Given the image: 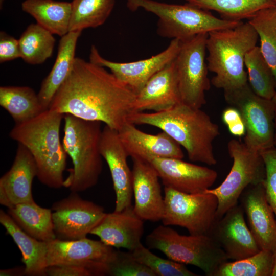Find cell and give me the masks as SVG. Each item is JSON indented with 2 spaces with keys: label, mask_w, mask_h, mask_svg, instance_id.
I'll return each instance as SVG.
<instances>
[{
  "label": "cell",
  "mask_w": 276,
  "mask_h": 276,
  "mask_svg": "<svg viewBox=\"0 0 276 276\" xmlns=\"http://www.w3.org/2000/svg\"><path fill=\"white\" fill-rule=\"evenodd\" d=\"M165 225L179 226L190 235H208L216 219L218 199L212 193H183L164 187Z\"/></svg>",
  "instance_id": "10"
},
{
  "label": "cell",
  "mask_w": 276,
  "mask_h": 276,
  "mask_svg": "<svg viewBox=\"0 0 276 276\" xmlns=\"http://www.w3.org/2000/svg\"><path fill=\"white\" fill-rule=\"evenodd\" d=\"M275 2H276V0H275Z\"/></svg>",
  "instance_id": "44"
},
{
  "label": "cell",
  "mask_w": 276,
  "mask_h": 276,
  "mask_svg": "<svg viewBox=\"0 0 276 276\" xmlns=\"http://www.w3.org/2000/svg\"><path fill=\"white\" fill-rule=\"evenodd\" d=\"M131 11L139 8L155 14L158 17L156 32L164 38L188 40L203 33L235 28L243 22L215 17L208 10L188 3L170 4L154 0H126Z\"/></svg>",
  "instance_id": "6"
},
{
  "label": "cell",
  "mask_w": 276,
  "mask_h": 276,
  "mask_svg": "<svg viewBox=\"0 0 276 276\" xmlns=\"http://www.w3.org/2000/svg\"><path fill=\"white\" fill-rule=\"evenodd\" d=\"M20 58L19 40L3 31L0 33V62Z\"/></svg>",
  "instance_id": "38"
},
{
  "label": "cell",
  "mask_w": 276,
  "mask_h": 276,
  "mask_svg": "<svg viewBox=\"0 0 276 276\" xmlns=\"http://www.w3.org/2000/svg\"><path fill=\"white\" fill-rule=\"evenodd\" d=\"M258 35L248 22L208 33L206 58L208 70L215 76L211 83L224 91L246 85L247 74L244 70L246 54L257 45Z\"/></svg>",
  "instance_id": "4"
},
{
  "label": "cell",
  "mask_w": 276,
  "mask_h": 276,
  "mask_svg": "<svg viewBox=\"0 0 276 276\" xmlns=\"http://www.w3.org/2000/svg\"><path fill=\"white\" fill-rule=\"evenodd\" d=\"M132 158L134 211L143 220L162 221L165 202L162 195L159 175L147 160L137 157Z\"/></svg>",
  "instance_id": "19"
},
{
  "label": "cell",
  "mask_w": 276,
  "mask_h": 276,
  "mask_svg": "<svg viewBox=\"0 0 276 276\" xmlns=\"http://www.w3.org/2000/svg\"><path fill=\"white\" fill-rule=\"evenodd\" d=\"M64 115L48 109L30 120L15 124L9 133L11 139L24 145L32 155L39 181L52 189L64 186L67 154L60 139Z\"/></svg>",
  "instance_id": "3"
},
{
  "label": "cell",
  "mask_w": 276,
  "mask_h": 276,
  "mask_svg": "<svg viewBox=\"0 0 276 276\" xmlns=\"http://www.w3.org/2000/svg\"><path fill=\"white\" fill-rule=\"evenodd\" d=\"M116 252L101 240L86 237L73 240L56 238L47 242V265H82L90 269L93 276L109 275L108 264Z\"/></svg>",
  "instance_id": "12"
},
{
  "label": "cell",
  "mask_w": 276,
  "mask_h": 276,
  "mask_svg": "<svg viewBox=\"0 0 276 276\" xmlns=\"http://www.w3.org/2000/svg\"><path fill=\"white\" fill-rule=\"evenodd\" d=\"M143 221L131 205L120 212L106 213L90 234L99 237L108 246L131 251L141 243Z\"/></svg>",
  "instance_id": "21"
},
{
  "label": "cell",
  "mask_w": 276,
  "mask_h": 276,
  "mask_svg": "<svg viewBox=\"0 0 276 276\" xmlns=\"http://www.w3.org/2000/svg\"><path fill=\"white\" fill-rule=\"evenodd\" d=\"M51 210L56 238L63 240L86 238L106 214L103 207L72 192L55 202Z\"/></svg>",
  "instance_id": "13"
},
{
  "label": "cell",
  "mask_w": 276,
  "mask_h": 276,
  "mask_svg": "<svg viewBox=\"0 0 276 276\" xmlns=\"http://www.w3.org/2000/svg\"><path fill=\"white\" fill-rule=\"evenodd\" d=\"M118 132L128 156L132 158L146 160L153 157L179 159L184 157L181 146L164 131L156 134L147 133L128 121Z\"/></svg>",
  "instance_id": "23"
},
{
  "label": "cell",
  "mask_w": 276,
  "mask_h": 276,
  "mask_svg": "<svg viewBox=\"0 0 276 276\" xmlns=\"http://www.w3.org/2000/svg\"><path fill=\"white\" fill-rule=\"evenodd\" d=\"M45 273L50 276H93L87 267L77 265L48 266Z\"/></svg>",
  "instance_id": "40"
},
{
  "label": "cell",
  "mask_w": 276,
  "mask_h": 276,
  "mask_svg": "<svg viewBox=\"0 0 276 276\" xmlns=\"http://www.w3.org/2000/svg\"><path fill=\"white\" fill-rule=\"evenodd\" d=\"M0 223L21 251L25 275H47V242L39 241L26 233L2 210H0Z\"/></svg>",
  "instance_id": "25"
},
{
  "label": "cell",
  "mask_w": 276,
  "mask_h": 276,
  "mask_svg": "<svg viewBox=\"0 0 276 276\" xmlns=\"http://www.w3.org/2000/svg\"><path fill=\"white\" fill-rule=\"evenodd\" d=\"M145 244L169 259L199 268L208 276H214L220 265L228 260L224 251L209 236L181 235L164 224L146 236Z\"/></svg>",
  "instance_id": "7"
},
{
  "label": "cell",
  "mask_w": 276,
  "mask_h": 276,
  "mask_svg": "<svg viewBox=\"0 0 276 276\" xmlns=\"http://www.w3.org/2000/svg\"><path fill=\"white\" fill-rule=\"evenodd\" d=\"M248 22L258 35L260 51L276 81V6L261 10Z\"/></svg>",
  "instance_id": "33"
},
{
  "label": "cell",
  "mask_w": 276,
  "mask_h": 276,
  "mask_svg": "<svg viewBox=\"0 0 276 276\" xmlns=\"http://www.w3.org/2000/svg\"><path fill=\"white\" fill-rule=\"evenodd\" d=\"M7 213L32 237L46 242L56 238L51 209L41 207L34 202L15 205L8 209Z\"/></svg>",
  "instance_id": "27"
},
{
  "label": "cell",
  "mask_w": 276,
  "mask_h": 276,
  "mask_svg": "<svg viewBox=\"0 0 276 276\" xmlns=\"http://www.w3.org/2000/svg\"><path fill=\"white\" fill-rule=\"evenodd\" d=\"M135 96L104 67L75 57L49 109L103 122L118 131L133 112Z\"/></svg>",
  "instance_id": "1"
},
{
  "label": "cell",
  "mask_w": 276,
  "mask_h": 276,
  "mask_svg": "<svg viewBox=\"0 0 276 276\" xmlns=\"http://www.w3.org/2000/svg\"><path fill=\"white\" fill-rule=\"evenodd\" d=\"M227 149L233 160L229 173L218 187L205 190L215 195L218 199L216 219L238 204L241 194L247 187L264 182L266 177L265 163L261 152L236 139L228 142Z\"/></svg>",
  "instance_id": "8"
},
{
  "label": "cell",
  "mask_w": 276,
  "mask_h": 276,
  "mask_svg": "<svg viewBox=\"0 0 276 276\" xmlns=\"http://www.w3.org/2000/svg\"><path fill=\"white\" fill-rule=\"evenodd\" d=\"M156 170L165 187L186 193L210 189L217 179V172L182 159L153 157L146 160Z\"/></svg>",
  "instance_id": "16"
},
{
  "label": "cell",
  "mask_w": 276,
  "mask_h": 276,
  "mask_svg": "<svg viewBox=\"0 0 276 276\" xmlns=\"http://www.w3.org/2000/svg\"><path fill=\"white\" fill-rule=\"evenodd\" d=\"M101 154L107 164L116 194L114 211L120 212L132 205V172L127 163L128 154L117 130L105 125L100 141Z\"/></svg>",
  "instance_id": "17"
},
{
  "label": "cell",
  "mask_w": 276,
  "mask_h": 276,
  "mask_svg": "<svg viewBox=\"0 0 276 276\" xmlns=\"http://www.w3.org/2000/svg\"><path fill=\"white\" fill-rule=\"evenodd\" d=\"M275 106L274 147L276 149V93L272 99Z\"/></svg>",
  "instance_id": "42"
},
{
  "label": "cell",
  "mask_w": 276,
  "mask_h": 276,
  "mask_svg": "<svg viewBox=\"0 0 276 276\" xmlns=\"http://www.w3.org/2000/svg\"><path fill=\"white\" fill-rule=\"evenodd\" d=\"M130 252L139 262L151 269L156 276L197 275L189 270L183 264L155 255L142 243Z\"/></svg>",
  "instance_id": "35"
},
{
  "label": "cell",
  "mask_w": 276,
  "mask_h": 276,
  "mask_svg": "<svg viewBox=\"0 0 276 276\" xmlns=\"http://www.w3.org/2000/svg\"><path fill=\"white\" fill-rule=\"evenodd\" d=\"M208 33L198 34L181 42L174 63L181 103L196 108L206 103L210 88L205 62Z\"/></svg>",
  "instance_id": "11"
},
{
  "label": "cell",
  "mask_w": 276,
  "mask_h": 276,
  "mask_svg": "<svg viewBox=\"0 0 276 276\" xmlns=\"http://www.w3.org/2000/svg\"><path fill=\"white\" fill-rule=\"evenodd\" d=\"M25 275V267H15L7 269H1L0 270L1 276H13Z\"/></svg>",
  "instance_id": "41"
},
{
  "label": "cell",
  "mask_w": 276,
  "mask_h": 276,
  "mask_svg": "<svg viewBox=\"0 0 276 276\" xmlns=\"http://www.w3.org/2000/svg\"><path fill=\"white\" fill-rule=\"evenodd\" d=\"M181 102L174 60L152 76L136 95L132 112L161 111Z\"/></svg>",
  "instance_id": "22"
},
{
  "label": "cell",
  "mask_w": 276,
  "mask_h": 276,
  "mask_svg": "<svg viewBox=\"0 0 276 276\" xmlns=\"http://www.w3.org/2000/svg\"><path fill=\"white\" fill-rule=\"evenodd\" d=\"M273 264V252L261 249L248 257L224 262L214 276H272Z\"/></svg>",
  "instance_id": "34"
},
{
  "label": "cell",
  "mask_w": 276,
  "mask_h": 276,
  "mask_svg": "<svg viewBox=\"0 0 276 276\" xmlns=\"http://www.w3.org/2000/svg\"><path fill=\"white\" fill-rule=\"evenodd\" d=\"M198 8L218 12L224 19H249L258 11L276 6L275 0H186Z\"/></svg>",
  "instance_id": "29"
},
{
  "label": "cell",
  "mask_w": 276,
  "mask_h": 276,
  "mask_svg": "<svg viewBox=\"0 0 276 276\" xmlns=\"http://www.w3.org/2000/svg\"><path fill=\"white\" fill-rule=\"evenodd\" d=\"M224 98L240 112L246 132L244 143L262 152L274 147L275 106L272 99L257 95L248 83L224 91Z\"/></svg>",
  "instance_id": "9"
},
{
  "label": "cell",
  "mask_w": 276,
  "mask_h": 276,
  "mask_svg": "<svg viewBox=\"0 0 276 276\" xmlns=\"http://www.w3.org/2000/svg\"><path fill=\"white\" fill-rule=\"evenodd\" d=\"M273 255H274V264H273V268L272 276H276V249L275 251L273 252Z\"/></svg>",
  "instance_id": "43"
},
{
  "label": "cell",
  "mask_w": 276,
  "mask_h": 276,
  "mask_svg": "<svg viewBox=\"0 0 276 276\" xmlns=\"http://www.w3.org/2000/svg\"><path fill=\"white\" fill-rule=\"evenodd\" d=\"M19 40L20 58L31 64H39L53 53L55 39L53 34L38 24H31Z\"/></svg>",
  "instance_id": "31"
},
{
  "label": "cell",
  "mask_w": 276,
  "mask_h": 276,
  "mask_svg": "<svg viewBox=\"0 0 276 276\" xmlns=\"http://www.w3.org/2000/svg\"><path fill=\"white\" fill-rule=\"evenodd\" d=\"M0 105L10 114L15 124L30 120L44 110L38 94L28 86H1Z\"/></svg>",
  "instance_id": "28"
},
{
  "label": "cell",
  "mask_w": 276,
  "mask_h": 276,
  "mask_svg": "<svg viewBox=\"0 0 276 276\" xmlns=\"http://www.w3.org/2000/svg\"><path fill=\"white\" fill-rule=\"evenodd\" d=\"M22 11L53 34L63 36L68 32L71 3L54 0H25Z\"/></svg>",
  "instance_id": "26"
},
{
  "label": "cell",
  "mask_w": 276,
  "mask_h": 276,
  "mask_svg": "<svg viewBox=\"0 0 276 276\" xmlns=\"http://www.w3.org/2000/svg\"><path fill=\"white\" fill-rule=\"evenodd\" d=\"M222 119L232 135L241 137L245 134V125L237 109L233 106L226 108L222 112Z\"/></svg>",
  "instance_id": "39"
},
{
  "label": "cell",
  "mask_w": 276,
  "mask_h": 276,
  "mask_svg": "<svg viewBox=\"0 0 276 276\" xmlns=\"http://www.w3.org/2000/svg\"><path fill=\"white\" fill-rule=\"evenodd\" d=\"M37 168L29 151L18 143L13 164L0 178V203L8 209L23 203L35 202L32 182Z\"/></svg>",
  "instance_id": "20"
},
{
  "label": "cell",
  "mask_w": 276,
  "mask_h": 276,
  "mask_svg": "<svg viewBox=\"0 0 276 276\" xmlns=\"http://www.w3.org/2000/svg\"><path fill=\"white\" fill-rule=\"evenodd\" d=\"M128 121L160 129L185 149L192 162L217 164L213 143L220 134L219 127L201 108L181 102L161 111L132 112Z\"/></svg>",
  "instance_id": "2"
},
{
  "label": "cell",
  "mask_w": 276,
  "mask_h": 276,
  "mask_svg": "<svg viewBox=\"0 0 276 276\" xmlns=\"http://www.w3.org/2000/svg\"><path fill=\"white\" fill-rule=\"evenodd\" d=\"M244 66L253 91L260 97L272 99L276 93L275 79L259 46H255L246 54Z\"/></svg>",
  "instance_id": "32"
},
{
  "label": "cell",
  "mask_w": 276,
  "mask_h": 276,
  "mask_svg": "<svg viewBox=\"0 0 276 276\" xmlns=\"http://www.w3.org/2000/svg\"><path fill=\"white\" fill-rule=\"evenodd\" d=\"M181 41L172 39L163 51L150 58L129 62H117L103 58L92 45L89 61L109 68L111 73L135 95L155 73L173 61L179 50Z\"/></svg>",
  "instance_id": "14"
},
{
  "label": "cell",
  "mask_w": 276,
  "mask_h": 276,
  "mask_svg": "<svg viewBox=\"0 0 276 276\" xmlns=\"http://www.w3.org/2000/svg\"><path fill=\"white\" fill-rule=\"evenodd\" d=\"M81 33V31L68 32L61 37L55 62L37 94L44 110L49 109L54 96L71 72L75 58L77 41Z\"/></svg>",
  "instance_id": "24"
},
{
  "label": "cell",
  "mask_w": 276,
  "mask_h": 276,
  "mask_svg": "<svg viewBox=\"0 0 276 276\" xmlns=\"http://www.w3.org/2000/svg\"><path fill=\"white\" fill-rule=\"evenodd\" d=\"M241 204L230 208L216 219L208 234L224 251L228 259L238 260L254 255L261 249L244 218Z\"/></svg>",
  "instance_id": "15"
},
{
  "label": "cell",
  "mask_w": 276,
  "mask_h": 276,
  "mask_svg": "<svg viewBox=\"0 0 276 276\" xmlns=\"http://www.w3.org/2000/svg\"><path fill=\"white\" fill-rule=\"evenodd\" d=\"M109 275L156 276L148 267L139 262L130 251L117 250L116 256L108 264Z\"/></svg>",
  "instance_id": "36"
},
{
  "label": "cell",
  "mask_w": 276,
  "mask_h": 276,
  "mask_svg": "<svg viewBox=\"0 0 276 276\" xmlns=\"http://www.w3.org/2000/svg\"><path fill=\"white\" fill-rule=\"evenodd\" d=\"M63 148L73 169L64 181L72 192H81L97 185L103 168L100 141L101 122L64 115Z\"/></svg>",
  "instance_id": "5"
},
{
  "label": "cell",
  "mask_w": 276,
  "mask_h": 276,
  "mask_svg": "<svg viewBox=\"0 0 276 276\" xmlns=\"http://www.w3.org/2000/svg\"><path fill=\"white\" fill-rule=\"evenodd\" d=\"M266 169L264 182L266 196L276 218V149L274 147L261 152Z\"/></svg>",
  "instance_id": "37"
},
{
  "label": "cell",
  "mask_w": 276,
  "mask_h": 276,
  "mask_svg": "<svg viewBox=\"0 0 276 276\" xmlns=\"http://www.w3.org/2000/svg\"><path fill=\"white\" fill-rule=\"evenodd\" d=\"M116 0H73L68 32L96 28L108 19Z\"/></svg>",
  "instance_id": "30"
},
{
  "label": "cell",
  "mask_w": 276,
  "mask_h": 276,
  "mask_svg": "<svg viewBox=\"0 0 276 276\" xmlns=\"http://www.w3.org/2000/svg\"><path fill=\"white\" fill-rule=\"evenodd\" d=\"M240 204L248 226L261 249H276V218L268 203L264 182L247 187L241 194Z\"/></svg>",
  "instance_id": "18"
}]
</instances>
